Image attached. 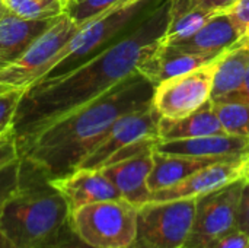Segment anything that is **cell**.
Listing matches in <instances>:
<instances>
[{
	"mask_svg": "<svg viewBox=\"0 0 249 248\" xmlns=\"http://www.w3.org/2000/svg\"><path fill=\"white\" fill-rule=\"evenodd\" d=\"M171 20L163 0L139 25L82 63L44 77L26 89L15 118L18 148L54 121L102 96L137 73L139 63L159 44Z\"/></svg>",
	"mask_w": 249,
	"mask_h": 248,
	"instance_id": "6da1fadb",
	"label": "cell"
},
{
	"mask_svg": "<svg viewBox=\"0 0 249 248\" xmlns=\"http://www.w3.org/2000/svg\"><path fill=\"white\" fill-rule=\"evenodd\" d=\"M153 91L155 86L147 79L134 73L20 143L22 162L47 180L74 172L121 115L152 105Z\"/></svg>",
	"mask_w": 249,
	"mask_h": 248,
	"instance_id": "7a4b0ae2",
	"label": "cell"
},
{
	"mask_svg": "<svg viewBox=\"0 0 249 248\" xmlns=\"http://www.w3.org/2000/svg\"><path fill=\"white\" fill-rule=\"evenodd\" d=\"M69 216L64 196L22 162L20 184L3 206L0 229L19 248H45L69 227Z\"/></svg>",
	"mask_w": 249,
	"mask_h": 248,
	"instance_id": "3957f363",
	"label": "cell"
},
{
	"mask_svg": "<svg viewBox=\"0 0 249 248\" xmlns=\"http://www.w3.org/2000/svg\"><path fill=\"white\" fill-rule=\"evenodd\" d=\"M139 208L124 199L82 206L70 212V229L93 248H130L137 237Z\"/></svg>",
	"mask_w": 249,
	"mask_h": 248,
	"instance_id": "277c9868",
	"label": "cell"
},
{
	"mask_svg": "<svg viewBox=\"0 0 249 248\" xmlns=\"http://www.w3.org/2000/svg\"><path fill=\"white\" fill-rule=\"evenodd\" d=\"M77 29L79 25L67 13L58 16L16 60L0 69V89H29L44 79L57 54Z\"/></svg>",
	"mask_w": 249,
	"mask_h": 248,
	"instance_id": "5b68a950",
	"label": "cell"
},
{
	"mask_svg": "<svg viewBox=\"0 0 249 248\" xmlns=\"http://www.w3.org/2000/svg\"><path fill=\"white\" fill-rule=\"evenodd\" d=\"M196 212V199L149 202L139 208L137 237L130 248H184Z\"/></svg>",
	"mask_w": 249,
	"mask_h": 248,
	"instance_id": "8992f818",
	"label": "cell"
},
{
	"mask_svg": "<svg viewBox=\"0 0 249 248\" xmlns=\"http://www.w3.org/2000/svg\"><path fill=\"white\" fill-rule=\"evenodd\" d=\"M245 177L196 199L194 222L184 248H213L236 229V210Z\"/></svg>",
	"mask_w": 249,
	"mask_h": 248,
	"instance_id": "52a82bcc",
	"label": "cell"
},
{
	"mask_svg": "<svg viewBox=\"0 0 249 248\" xmlns=\"http://www.w3.org/2000/svg\"><path fill=\"white\" fill-rule=\"evenodd\" d=\"M217 58L155 86L152 105L163 118H182L212 99Z\"/></svg>",
	"mask_w": 249,
	"mask_h": 248,
	"instance_id": "ba28073f",
	"label": "cell"
},
{
	"mask_svg": "<svg viewBox=\"0 0 249 248\" xmlns=\"http://www.w3.org/2000/svg\"><path fill=\"white\" fill-rule=\"evenodd\" d=\"M160 115L153 105L121 115L105 133L96 148L88 155L79 168L101 170L107 161L123 148L147 137H158Z\"/></svg>",
	"mask_w": 249,
	"mask_h": 248,
	"instance_id": "9c48e42d",
	"label": "cell"
},
{
	"mask_svg": "<svg viewBox=\"0 0 249 248\" xmlns=\"http://www.w3.org/2000/svg\"><path fill=\"white\" fill-rule=\"evenodd\" d=\"M242 177H245V156L209 165L171 187L152 191L149 202L198 199Z\"/></svg>",
	"mask_w": 249,
	"mask_h": 248,
	"instance_id": "30bf717a",
	"label": "cell"
},
{
	"mask_svg": "<svg viewBox=\"0 0 249 248\" xmlns=\"http://www.w3.org/2000/svg\"><path fill=\"white\" fill-rule=\"evenodd\" d=\"M219 57L220 56L191 53L177 45L160 42L147 57H144L139 63L137 72L144 79H147L153 86H156L166 79L198 69Z\"/></svg>",
	"mask_w": 249,
	"mask_h": 248,
	"instance_id": "8fae6325",
	"label": "cell"
},
{
	"mask_svg": "<svg viewBox=\"0 0 249 248\" xmlns=\"http://www.w3.org/2000/svg\"><path fill=\"white\" fill-rule=\"evenodd\" d=\"M50 183L64 196L70 212L86 205L121 199L118 190L102 170L79 168L66 177L50 180Z\"/></svg>",
	"mask_w": 249,
	"mask_h": 248,
	"instance_id": "7c38bea8",
	"label": "cell"
},
{
	"mask_svg": "<svg viewBox=\"0 0 249 248\" xmlns=\"http://www.w3.org/2000/svg\"><path fill=\"white\" fill-rule=\"evenodd\" d=\"M153 152L142 153L101 168L115 186L121 199L137 208H142L150 199L152 191L147 181L153 168Z\"/></svg>",
	"mask_w": 249,
	"mask_h": 248,
	"instance_id": "4fadbf2b",
	"label": "cell"
},
{
	"mask_svg": "<svg viewBox=\"0 0 249 248\" xmlns=\"http://www.w3.org/2000/svg\"><path fill=\"white\" fill-rule=\"evenodd\" d=\"M248 137L233 134H210L181 140H158L155 151L171 155H188L201 158H238L247 153Z\"/></svg>",
	"mask_w": 249,
	"mask_h": 248,
	"instance_id": "5bb4252c",
	"label": "cell"
},
{
	"mask_svg": "<svg viewBox=\"0 0 249 248\" xmlns=\"http://www.w3.org/2000/svg\"><path fill=\"white\" fill-rule=\"evenodd\" d=\"M241 39L242 38L238 28L226 12L214 15L200 31H197L190 38L169 45H177L191 53L222 56L225 51L242 45Z\"/></svg>",
	"mask_w": 249,
	"mask_h": 248,
	"instance_id": "9a60e30c",
	"label": "cell"
},
{
	"mask_svg": "<svg viewBox=\"0 0 249 248\" xmlns=\"http://www.w3.org/2000/svg\"><path fill=\"white\" fill-rule=\"evenodd\" d=\"M55 19L31 20L4 13L0 18V69L16 60Z\"/></svg>",
	"mask_w": 249,
	"mask_h": 248,
	"instance_id": "2e32d148",
	"label": "cell"
},
{
	"mask_svg": "<svg viewBox=\"0 0 249 248\" xmlns=\"http://www.w3.org/2000/svg\"><path fill=\"white\" fill-rule=\"evenodd\" d=\"M245 156V155H244ZM242 158V156H238ZM238 158H201L188 155H171L155 151L153 152V168L149 175L150 191H158L171 187L191 174L223 161H232Z\"/></svg>",
	"mask_w": 249,
	"mask_h": 248,
	"instance_id": "e0dca14e",
	"label": "cell"
},
{
	"mask_svg": "<svg viewBox=\"0 0 249 248\" xmlns=\"http://www.w3.org/2000/svg\"><path fill=\"white\" fill-rule=\"evenodd\" d=\"M225 129L212 105V99L200 110L182 118H163L158 124L159 140H181L210 134H225ZM228 134V133H226Z\"/></svg>",
	"mask_w": 249,
	"mask_h": 248,
	"instance_id": "ac0fdd59",
	"label": "cell"
},
{
	"mask_svg": "<svg viewBox=\"0 0 249 248\" xmlns=\"http://www.w3.org/2000/svg\"><path fill=\"white\" fill-rule=\"evenodd\" d=\"M249 67V44L233 47L223 53L216 63L212 101H226L238 94L245 82Z\"/></svg>",
	"mask_w": 249,
	"mask_h": 248,
	"instance_id": "d6986e66",
	"label": "cell"
},
{
	"mask_svg": "<svg viewBox=\"0 0 249 248\" xmlns=\"http://www.w3.org/2000/svg\"><path fill=\"white\" fill-rule=\"evenodd\" d=\"M214 15L201 9H188L181 13H171V20L160 38L162 44H175L184 41L200 31Z\"/></svg>",
	"mask_w": 249,
	"mask_h": 248,
	"instance_id": "ffe728a7",
	"label": "cell"
},
{
	"mask_svg": "<svg viewBox=\"0 0 249 248\" xmlns=\"http://www.w3.org/2000/svg\"><path fill=\"white\" fill-rule=\"evenodd\" d=\"M6 10L22 19H54L67 12L71 0H1Z\"/></svg>",
	"mask_w": 249,
	"mask_h": 248,
	"instance_id": "44dd1931",
	"label": "cell"
},
{
	"mask_svg": "<svg viewBox=\"0 0 249 248\" xmlns=\"http://www.w3.org/2000/svg\"><path fill=\"white\" fill-rule=\"evenodd\" d=\"M212 105L228 134L249 139L248 102H213Z\"/></svg>",
	"mask_w": 249,
	"mask_h": 248,
	"instance_id": "7402d4cb",
	"label": "cell"
},
{
	"mask_svg": "<svg viewBox=\"0 0 249 248\" xmlns=\"http://www.w3.org/2000/svg\"><path fill=\"white\" fill-rule=\"evenodd\" d=\"M26 89L6 88L0 89V137L15 130V118Z\"/></svg>",
	"mask_w": 249,
	"mask_h": 248,
	"instance_id": "603a6c76",
	"label": "cell"
},
{
	"mask_svg": "<svg viewBox=\"0 0 249 248\" xmlns=\"http://www.w3.org/2000/svg\"><path fill=\"white\" fill-rule=\"evenodd\" d=\"M121 0H71L67 7V15L80 26L85 22L112 9Z\"/></svg>",
	"mask_w": 249,
	"mask_h": 248,
	"instance_id": "cb8c5ba5",
	"label": "cell"
},
{
	"mask_svg": "<svg viewBox=\"0 0 249 248\" xmlns=\"http://www.w3.org/2000/svg\"><path fill=\"white\" fill-rule=\"evenodd\" d=\"M236 0H171V13H181L188 9H201L213 15L226 13Z\"/></svg>",
	"mask_w": 249,
	"mask_h": 248,
	"instance_id": "d4e9b609",
	"label": "cell"
},
{
	"mask_svg": "<svg viewBox=\"0 0 249 248\" xmlns=\"http://www.w3.org/2000/svg\"><path fill=\"white\" fill-rule=\"evenodd\" d=\"M22 178V159H18L0 170V215L6 200L18 190Z\"/></svg>",
	"mask_w": 249,
	"mask_h": 248,
	"instance_id": "484cf974",
	"label": "cell"
},
{
	"mask_svg": "<svg viewBox=\"0 0 249 248\" xmlns=\"http://www.w3.org/2000/svg\"><path fill=\"white\" fill-rule=\"evenodd\" d=\"M228 15L241 34L242 45L249 44V0H236L235 4L228 10Z\"/></svg>",
	"mask_w": 249,
	"mask_h": 248,
	"instance_id": "4316f807",
	"label": "cell"
},
{
	"mask_svg": "<svg viewBox=\"0 0 249 248\" xmlns=\"http://www.w3.org/2000/svg\"><path fill=\"white\" fill-rule=\"evenodd\" d=\"M18 159H20V153L15 130H12L3 137H0V170Z\"/></svg>",
	"mask_w": 249,
	"mask_h": 248,
	"instance_id": "83f0119b",
	"label": "cell"
},
{
	"mask_svg": "<svg viewBox=\"0 0 249 248\" xmlns=\"http://www.w3.org/2000/svg\"><path fill=\"white\" fill-rule=\"evenodd\" d=\"M236 229L249 235V180L245 178L239 203H238V210H236Z\"/></svg>",
	"mask_w": 249,
	"mask_h": 248,
	"instance_id": "f1b7e54d",
	"label": "cell"
},
{
	"mask_svg": "<svg viewBox=\"0 0 249 248\" xmlns=\"http://www.w3.org/2000/svg\"><path fill=\"white\" fill-rule=\"evenodd\" d=\"M45 248H93L90 247L89 244H86V243H83L71 229H70V227H67L61 234H60V237L53 243V244H50L48 247Z\"/></svg>",
	"mask_w": 249,
	"mask_h": 248,
	"instance_id": "f546056e",
	"label": "cell"
},
{
	"mask_svg": "<svg viewBox=\"0 0 249 248\" xmlns=\"http://www.w3.org/2000/svg\"><path fill=\"white\" fill-rule=\"evenodd\" d=\"M249 244V235L235 229L225 237H222L213 248H247Z\"/></svg>",
	"mask_w": 249,
	"mask_h": 248,
	"instance_id": "4dcf8cb0",
	"label": "cell"
},
{
	"mask_svg": "<svg viewBox=\"0 0 249 248\" xmlns=\"http://www.w3.org/2000/svg\"><path fill=\"white\" fill-rule=\"evenodd\" d=\"M219 102H248L249 104V67L247 70V76H245V82H244L242 89L238 94H235L233 96H231L229 99L219 101Z\"/></svg>",
	"mask_w": 249,
	"mask_h": 248,
	"instance_id": "1f68e13d",
	"label": "cell"
},
{
	"mask_svg": "<svg viewBox=\"0 0 249 248\" xmlns=\"http://www.w3.org/2000/svg\"><path fill=\"white\" fill-rule=\"evenodd\" d=\"M0 248H19L0 229Z\"/></svg>",
	"mask_w": 249,
	"mask_h": 248,
	"instance_id": "d6a6232c",
	"label": "cell"
},
{
	"mask_svg": "<svg viewBox=\"0 0 249 248\" xmlns=\"http://www.w3.org/2000/svg\"><path fill=\"white\" fill-rule=\"evenodd\" d=\"M245 178L249 180V158H247V155H245Z\"/></svg>",
	"mask_w": 249,
	"mask_h": 248,
	"instance_id": "836d02e7",
	"label": "cell"
},
{
	"mask_svg": "<svg viewBox=\"0 0 249 248\" xmlns=\"http://www.w3.org/2000/svg\"><path fill=\"white\" fill-rule=\"evenodd\" d=\"M4 13H7V10H6V7H4V4H3V1L0 0V18L4 15Z\"/></svg>",
	"mask_w": 249,
	"mask_h": 248,
	"instance_id": "e575fe53",
	"label": "cell"
},
{
	"mask_svg": "<svg viewBox=\"0 0 249 248\" xmlns=\"http://www.w3.org/2000/svg\"><path fill=\"white\" fill-rule=\"evenodd\" d=\"M134 1H137V0H121L117 6H121V4H130V3H134Z\"/></svg>",
	"mask_w": 249,
	"mask_h": 248,
	"instance_id": "d590c367",
	"label": "cell"
},
{
	"mask_svg": "<svg viewBox=\"0 0 249 248\" xmlns=\"http://www.w3.org/2000/svg\"><path fill=\"white\" fill-rule=\"evenodd\" d=\"M245 155H247V158H249V146H248V151H247V153H245Z\"/></svg>",
	"mask_w": 249,
	"mask_h": 248,
	"instance_id": "8d00e7d4",
	"label": "cell"
},
{
	"mask_svg": "<svg viewBox=\"0 0 249 248\" xmlns=\"http://www.w3.org/2000/svg\"><path fill=\"white\" fill-rule=\"evenodd\" d=\"M247 248H249V244H248V247H247Z\"/></svg>",
	"mask_w": 249,
	"mask_h": 248,
	"instance_id": "74e56055",
	"label": "cell"
}]
</instances>
